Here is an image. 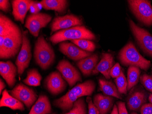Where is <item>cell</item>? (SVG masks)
<instances>
[{
    "instance_id": "1",
    "label": "cell",
    "mask_w": 152,
    "mask_h": 114,
    "mask_svg": "<svg viewBox=\"0 0 152 114\" xmlns=\"http://www.w3.org/2000/svg\"><path fill=\"white\" fill-rule=\"evenodd\" d=\"M95 88V83L92 80L78 84L65 95L55 100L53 105L64 111H70L76 101L84 96H91Z\"/></svg>"
},
{
    "instance_id": "2",
    "label": "cell",
    "mask_w": 152,
    "mask_h": 114,
    "mask_svg": "<svg viewBox=\"0 0 152 114\" xmlns=\"http://www.w3.org/2000/svg\"><path fill=\"white\" fill-rule=\"evenodd\" d=\"M34 57L37 64L43 70L49 68L54 62L55 54L53 49L42 35L36 41Z\"/></svg>"
},
{
    "instance_id": "3",
    "label": "cell",
    "mask_w": 152,
    "mask_h": 114,
    "mask_svg": "<svg viewBox=\"0 0 152 114\" xmlns=\"http://www.w3.org/2000/svg\"><path fill=\"white\" fill-rule=\"evenodd\" d=\"M95 35L84 26H73L57 32L50 37L49 40L53 45L73 39L94 40Z\"/></svg>"
},
{
    "instance_id": "4",
    "label": "cell",
    "mask_w": 152,
    "mask_h": 114,
    "mask_svg": "<svg viewBox=\"0 0 152 114\" xmlns=\"http://www.w3.org/2000/svg\"><path fill=\"white\" fill-rule=\"evenodd\" d=\"M118 58L121 63L125 66H134L144 70H147L151 66V62L143 58L131 42L121 50Z\"/></svg>"
},
{
    "instance_id": "5",
    "label": "cell",
    "mask_w": 152,
    "mask_h": 114,
    "mask_svg": "<svg viewBox=\"0 0 152 114\" xmlns=\"http://www.w3.org/2000/svg\"><path fill=\"white\" fill-rule=\"evenodd\" d=\"M23 40V32L20 29L6 36L3 48L0 49L1 59H9L15 57L22 48Z\"/></svg>"
},
{
    "instance_id": "6",
    "label": "cell",
    "mask_w": 152,
    "mask_h": 114,
    "mask_svg": "<svg viewBox=\"0 0 152 114\" xmlns=\"http://www.w3.org/2000/svg\"><path fill=\"white\" fill-rule=\"evenodd\" d=\"M128 2L137 19L147 26L152 25V6L150 1L129 0Z\"/></svg>"
},
{
    "instance_id": "7",
    "label": "cell",
    "mask_w": 152,
    "mask_h": 114,
    "mask_svg": "<svg viewBox=\"0 0 152 114\" xmlns=\"http://www.w3.org/2000/svg\"><path fill=\"white\" fill-rule=\"evenodd\" d=\"M52 19V16L48 14L41 13L31 14L27 16L24 26L32 36L37 37L41 29L46 27Z\"/></svg>"
},
{
    "instance_id": "8",
    "label": "cell",
    "mask_w": 152,
    "mask_h": 114,
    "mask_svg": "<svg viewBox=\"0 0 152 114\" xmlns=\"http://www.w3.org/2000/svg\"><path fill=\"white\" fill-rule=\"evenodd\" d=\"M130 28L140 47L144 53L152 57V35L146 30L129 20Z\"/></svg>"
},
{
    "instance_id": "9",
    "label": "cell",
    "mask_w": 152,
    "mask_h": 114,
    "mask_svg": "<svg viewBox=\"0 0 152 114\" xmlns=\"http://www.w3.org/2000/svg\"><path fill=\"white\" fill-rule=\"evenodd\" d=\"M23 32V44L16 61V65L18 68V73L22 75L25 70L28 67L32 57L31 46L29 39L27 36V32Z\"/></svg>"
},
{
    "instance_id": "10",
    "label": "cell",
    "mask_w": 152,
    "mask_h": 114,
    "mask_svg": "<svg viewBox=\"0 0 152 114\" xmlns=\"http://www.w3.org/2000/svg\"><path fill=\"white\" fill-rule=\"evenodd\" d=\"M11 96L24 104L28 109L37 101V96L35 91L22 83L18 84L9 91Z\"/></svg>"
},
{
    "instance_id": "11",
    "label": "cell",
    "mask_w": 152,
    "mask_h": 114,
    "mask_svg": "<svg viewBox=\"0 0 152 114\" xmlns=\"http://www.w3.org/2000/svg\"><path fill=\"white\" fill-rule=\"evenodd\" d=\"M56 68L70 87L74 86L77 82L82 81V77L79 71L66 60H61Z\"/></svg>"
},
{
    "instance_id": "12",
    "label": "cell",
    "mask_w": 152,
    "mask_h": 114,
    "mask_svg": "<svg viewBox=\"0 0 152 114\" xmlns=\"http://www.w3.org/2000/svg\"><path fill=\"white\" fill-rule=\"evenodd\" d=\"M82 20L73 14L55 17L51 23V34L59 30L66 29L73 26H82Z\"/></svg>"
},
{
    "instance_id": "13",
    "label": "cell",
    "mask_w": 152,
    "mask_h": 114,
    "mask_svg": "<svg viewBox=\"0 0 152 114\" xmlns=\"http://www.w3.org/2000/svg\"><path fill=\"white\" fill-rule=\"evenodd\" d=\"M45 85L50 94L56 96L66 90L67 84L60 73L54 71L47 76L45 80Z\"/></svg>"
},
{
    "instance_id": "14",
    "label": "cell",
    "mask_w": 152,
    "mask_h": 114,
    "mask_svg": "<svg viewBox=\"0 0 152 114\" xmlns=\"http://www.w3.org/2000/svg\"><path fill=\"white\" fill-rule=\"evenodd\" d=\"M59 49L62 54L74 61H79L92 55L91 53L84 51L75 44L68 42L60 43Z\"/></svg>"
},
{
    "instance_id": "15",
    "label": "cell",
    "mask_w": 152,
    "mask_h": 114,
    "mask_svg": "<svg viewBox=\"0 0 152 114\" xmlns=\"http://www.w3.org/2000/svg\"><path fill=\"white\" fill-rule=\"evenodd\" d=\"M147 94L144 90L137 89L133 91L127 99L128 109L131 111L139 112L147 101Z\"/></svg>"
},
{
    "instance_id": "16",
    "label": "cell",
    "mask_w": 152,
    "mask_h": 114,
    "mask_svg": "<svg viewBox=\"0 0 152 114\" xmlns=\"http://www.w3.org/2000/svg\"><path fill=\"white\" fill-rule=\"evenodd\" d=\"M34 1L31 0H13L12 1V15L15 20L24 24L26 13L30 9Z\"/></svg>"
},
{
    "instance_id": "17",
    "label": "cell",
    "mask_w": 152,
    "mask_h": 114,
    "mask_svg": "<svg viewBox=\"0 0 152 114\" xmlns=\"http://www.w3.org/2000/svg\"><path fill=\"white\" fill-rule=\"evenodd\" d=\"M17 72V67L11 61L0 62V74L10 88L15 85Z\"/></svg>"
},
{
    "instance_id": "18",
    "label": "cell",
    "mask_w": 152,
    "mask_h": 114,
    "mask_svg": "<svg viewBox=\"0 0 152 114\" xmlns=\"http://www.w3.org/2000/svg\"><path fill=\"white\" fill-rule=\"evenodd\" d=\"M114 60L111 54L102 53L101 60L93 71V74L100 73L103 74L106 79L110 78V71L113 66Z\"/></svg>"
},
{
    "instance_id": "19",
    "label": "cell",
    "mask_w": 152,
    "mask_h": 114,
    "mask_svg": "<svg viewBox=\"0 0 152 114\" xmlns=\"http://www.w3.org/2000/svg\"><path fill=\"white\" fill-rule=\"evenodd\" d=\"M98 60L99 56L97 54H94L78 61L77 65L84 76H89L98 65Z\"/></svg>"
},
{
    "instance_id": "20",
    "label": "cell",
    "mask_w": 152,
    "mask_h": 114,
    "mask_svg": "<svg viewBox=\"0 0 152 114\" xmlns=\"http://www.w3.org/2000/svg\"><path fill=\"white\" fill-rule=\"evenodd\" d=\"M93 102L99 109L100 114H107L112 108L114 99L112 97L98 94L94 96Z\"/></svg>"
},
{
    "instance_id": "21",
    "label": "cell",
    "mask_w": 152,
    "mask_h": 114,
    "mask_svg": "<svg viewBox=\"0 0 152 114\" xmlns=\"http://www.w3.org/2000/svg\"><path fill=\"white\" fill-rule=\"evenodd\" d=\"M52 109L49 99L45 95L39 96L28 114H50Z\"/></svg>"
},
{
    "instance_id": "22",
    "label": "cell",
    "mask_w": 152,
    "mask_h": 114,
    "mask_svg": "<svg viewBox=\"0 0 152 114\" xmlns=\"http://www.w3.org/2000/svg\"><path fill=\"white\" fill-rule=\"evenodd\" d=\"M1 107H7L13 110L23 111L24 106L22 102L10 95L7 90H5L2 93V97L0 101Z\"/></svg>"
},
{
    "instance_id": "23",
    "label": "cell",
    "mask_w": 152,
    "mask_h": 114,
    "mask_svg": "<svg viewBox=\"0 0 152 114\" xmlns=\"http://www.w3.org/2000/svg\"><path fill=\"white\" fill-rule=\"evenodd\" d=\"M39 3L45 10H53L60 14L65 13L68 6L66 0H42Z\"/></svg>"
},
{
    "instance_id": "24",
    "label": "cell",
    "mask_w": 152,
    "mask_h": 114,
    "mask_svg": "<svg viewBox=\"0 0 152 114\" xmlns=\"http://www.w3.org/2000/svg\"><path fill=\"white\" fill-rule=\"evenodd\" d=\"M20 29L18 26L2 13L0 14V36H6L9 33Z\"/></svg>"
},
{
    "instance_id": "25",
    "label": "cell",
    "mask_w": 152,
    "mask_h": 114,
    "mask_svg": "<svg viewBox=\"0 0 152 114\" xmlns=\"http://www.w3.org/2000/svg\"><path fill=\"white\" fill-rule=\"evenodd\" d=\"M99 85L100 90L107 96L122 99V96L117 86L113 82L100 79H99Z\"/></svg>"
},
{
    "instance_id": "26",
    "label": "cell",
    "mask_w": 152,
    "mask_h": 114,
    "mask_svg": "<svg viewBox=\"0 0 152 114\" xmlns=\"http://www.w3.org/2000/svg\"><path fill=\"white\" fill-rule=\"evenodd\" d=\"M140 71L139 68L134 66H129L128 68L127 74L128 90H129L138 83L140 79Z\"/></svg>"
},
{
    "instance_id": "27",
    "label": "cell",
    "mask_w": 152,
    "mask_h": 114,
    "mask_svg": "<svg viewBox=\"0 0 152 114\" xmlns=\"http://www.w3.org/2000/svg\"><path fill=\"white\" fill-rule=\"evenodd\" d=\"M42 77L39 73L38 70L35 68H32L28 70L27 76L23 82L29 86H38L41 85Z\"/></svg>"
},
{
    "instance_id": "28",
    "label": "cell",
    "mask_w": 152,
    "mask_h": 114,
    "mask_svg": "<svg viewBox=\"0 0 152 114\" xmlns=\"http://www.w3.org/2000/svg\"><path fill=\"white\" fill-rule=\"evenodd\" d=\"M64 114H87L86 104L84 99L79 98L74 102L72 109Z\"/></svg>"
},
{
    "instance_id": "29",
    "label": "cell",
    "mask_w": 152,
    "mask_h": 114,
    "mask_svg": "<svg viewBox=\"0 0 152 114\" xmlns=\"http://www.w3.org/2000/svg\"><path fill=\"white\" fill-rule=\"evenodd\" d=\"M72 43L77 45L83 50L93 52L96 49V45L94 42L87 39H73L70 40Z\"/></svg>"
},
{
    "instance_id": "30",
    "label": "cell",
    "mask_w": 152,
    "mask_h": 114,
    "mask_svg": "<svg viewBox=\"0 0 152 114\" xmlns=\"http://www.w3.org/2000/svg\"><path fill=\"white\" fill-rule=\"evenodd\" d=\"M115 83L118 90L120 94H126L127 92L128 82L123 71L118 78L115 79Z\"/></svg>"
},
{
    "instance_id": "31",
    "label": "cell",
    "mask_w": 152,
    "mask_h": 114,
    "mask_svg": "<svg viewBox=\"0 0 152 114\" xmlns=\"http://www.w3.org/2000/svg\"><path fill=\"white\" fill-rule=\"evenodd\" d=\"M140 79L145 88L152 93V75L144 74L140 77Z\"/></svg>"
},
{
    "instance_id": "32",
    "label": "cell",
    "mask_w": 152,
    "mask_h": 114,
    "mask_svg": "<svg viewBox=\"0 0 152 114\" xmlns=\"http://www.w3.org/2000/svg\"><path fill=\"white\" fill-rule=\"evenodd\" d=\"M87 101L88 104V114H100L99 109L94 104L90 97H87Z\"/></svg>"
},
{
    "instance_id": "33",
    "label": "cell",
    "mask_w": 152,
    "mask_h": 114,
    "mask_svg": "<svg viewBox=\"0 0 152 114\" xmlns=\"http://www.w3.org/2000/svg\"><path fill=\"white\" fill-rule=\"evenodd\" d=\"M121 72H122V70H121V66H120L119 63H117L113 65L112 68L111 69L110 76L112 77L113 78L116 79L120 75Z\"/></svg>"
},
{
    "instance_id": "34",
    "label": "cell",
    "mask_w": 152,
    "mask_h": 114,
    "mask_svg": "<svg viewBox=\"0 0 152 114\" xmlns=\"http://www.w3.org/2000/svg\"><path fill=\"white\" fill-rule=\"evenodd\" d=\"M11 9V4L8 0L0 1V9L6 13H8Z\"/></svg>"
},
{
    "instance_id": "35",
    "label": "cell",
    "mask_w": 152,
    "mask_h": 114,
    "mask_svg": "<svg viewBox=\"0 0 152 114\" xmlns=\"http://www.w3.org/2000/svg\"><path fill=\"white\" fill-rule=\"evenodd\" d=\"M140 111L141 114H152V104H145L142 105Z\"/></svg>"
},
{
    "instance_id": "36",
    "label": "cell",
    "mask_w": 152,
    "mask_h": 114,
    "mask_svg": "<svg viewBox=\"0 0 152 114\" xmlns=\"http://www.w3.org/2000/svg\"><path fill=\"white\" fill-rule=\"evenodd\" d=\"M117 107L118 109V114H128L125 103L121 101L118 102Z\"/></svg>"
},
{
    "instance_id": "37",
    "label": "cell",
    "mask_w": 152,
    "mask_h": 114,
    "mask_svg": "<svg viewBox=\"0 0 152 114\" xmlns=\"http://www.w3.org/2000/svg\"><path fill=\"white\" fill-rule=\"evenodd\" d=\"M40 7H42L41 5H40L39 2L37 1H34L31 7L30 10L32 14H37L40 13L41 8Z\"/></svg>"
},
{
    "instance_id": "38",
    "label": "cell",
    "mask_w": 152,
    "mask_h": 114,
    "mask_svg": "<svg viewBox=\"0 0 152 114\" xmlns=\"http://www.w3.org/2000/svg\"><path fill=\"white\" fill-rule=\"evenodd\" d=\"M5 87H6V85L4 81L1 79H0V94H1L2 93V90L5 89Z\"/></svg>"
},
{
    "instance_id": "39",
    "label": "cell",
    "mask_w": 152,
    "mask_h": 114,
    "mask_svg": "<svg viewBox=\"0 0 152 114\" xmlns=\"http://www.w3.org/2000/svg\"><path fill=\"white\" fill-rule=\"evenodd\" d=\"M111 114H118V109L116 104H114Z\"/></svg>"
},
{
    "instance_id": "40",
    "label": "cell",
    "mask_w": 152,
    "mask_h": 114,
    "mask_svg": "<svg viewBox=\"0 0 152 114\" xmlns=\"http://www.w3.org/2000/svg\"><path fill=\"white\" fill-rule=\"evenodd\" d=\"M148 100H149L150 103L152 104V94H150V95H149V97H148Z\"/></svg>"
},
{
    "instance_id": "41",
    "label": "cell",
    "mask_w": 152,
    "mask_h": 114,
    "mask_svg": "<svg viewBox=\"0 0 152 114\" xmlns=\"http://www.w3.org/2000/svg\"><path fill=\"white\" fill-rule=\"evenodd\" d=\"M131 114H137V113H136V112H132V113H131Z\"/></svg>"
},
{
    "instance_id": "42",
    "label": "cell",
    "mask_w": 152,
    "mask_h": 114,
    "mask_svg": "<svg viewBox=\"0 0 152 114\" xmlns=\"http://www.w3.org/2000/svg\"><path fill=\"white\" fill-rule=\"evenodd\" d=\"M56 114V113H53V114Z\"/></svg>"
}]
</instances>
